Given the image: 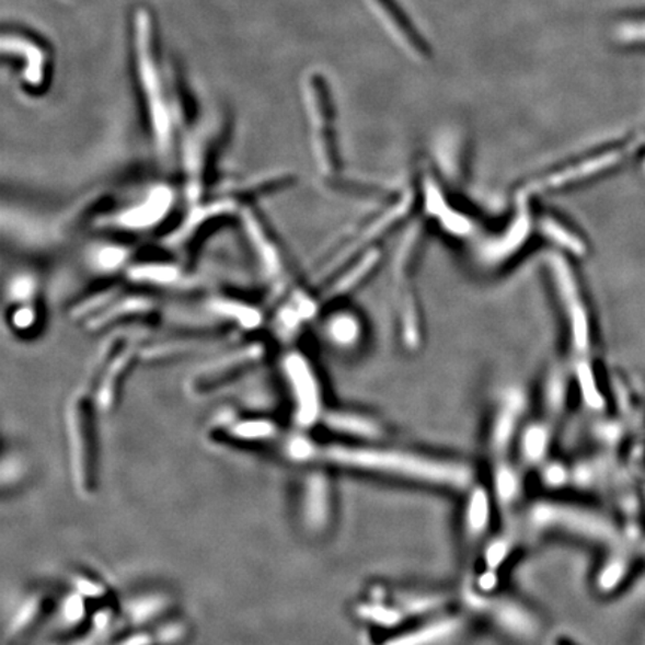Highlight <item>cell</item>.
I'll return each instance as SVG.
<instances>
[{
  "label": "cell",
  "instance_id": "cell-29",
  "mask_svg": "<svg viewBox=\"0 0 645 645\" xmlns=\"http://www.w3.org/2000/svg\"><path fill=\"white\" fill-rule=\"evenodd\" d=\"M88 262L93 273L113 277L125 274L135 262V250L123 242H101L89 252Z\"/></svg>",
  "mask_w": 645,
  "mask_h": 645
},
{
  "label": "cell",
  "instance_id": "cell-26",
  "mask_svg": "<svg viewBox=\"0 0 645 645\" xmlns=\"http://www.w3.org/2000/svg\"><path fill=\"white\" fill-rule=\"evenodd\" d=\"M191 631V624L186 620H168L158 623V626L154 623L131 630V634L125 632L105 645H181L186 643Z\"/></svg>",
  "mask_w": 645,
  "mask_h": 645
},
{
  "label": "cell",
  "instance_id": "cell-33",
  "mask_svg": "<svg viewBox=\"0 0 645 645\" xmlns=\"http://www.w3.org/2000/svg\"><path fill=\"white\" fill-rule=\"evenodd\" d=\"M85 601H88V598L76 589L65 595L64 599H60L59 610H57L60 630H76L88 620L85 618V610H88Z\"/></svg>",
  "mask_w": 645,
  "mask_h": 645
},
{
  "label": "cell",
  "instance_id": "cell-11",
  "mask_svg": "<svg viewBox=\"0 0 645 645\" xmlns=\"http://www.w3.org/2000/svg\"><path fill=\"white\" fill-rule=\"evenodd\" d=\"M175 203L176 193L170 184H154L137 203L114 209L97 226L120 233L148 232L166 221Z\"/></svg>",
  "mask_w": 645,
  "mask_h": 645
},
{
  "label": "cell",
  "instance_id": "cell-4",
  "mask_svg": "<svg viewBox=\"0 0 645 645\" xmlns=\"http://www.w3.org/2000/svg\"><path fill=\"white\" fill-rule=\"evenodd\" d=\"M93 393L80 389L71 394L65 408L66 449L73 487L82 498L93 495L97 484L96 430Z\"/></svg>",
  "mask_w": 645,
  "mask_h": 645
},
{
  "label": "cell",
  "instance_id": "cell-9",
  "mask_svg": "<svg viewBox=\"0 0 645 645\" xmlns=\"http://www.w3.org/2000/svg\"><path fill=\"white\" fill-rule=\"evenodd\" d=\"M242 205L223 193L188 207L186 216L164 237L163 244L172 253L192 256L193 250L232 217L240 216Z\"/></svg>",
  "mask_w": 645,
  "mask_h": 645
},
{
  "label": "cell",
  "instance_id": "cell-7",
  "mask_svg": "<svg viewBox=\"0 0 645 645\" xmlns=\"http://www.w3.org/2000/svg\"><path fill=\"white\" fill-rule=\"evenodd\" d=\"M139 347L141 344L137 341L117 335L106 339L99 350L94 361L93 398L101 413L110 414L117 408L131 369L141 361Z\"/></svg>",
  "mask_w": 645,
  "mask_h": 645
},
{
  "label": "cell",
  "instance_id": "cell-31",
  "mask_svg": "<svg viewBox=\"0 0 645 645\" xmlns=\"http://www.w3.org/2000/svg\"><path fill=\"white\" fill-rule=\"evenodd\" d=\"M8 324L15 335L32 336L38 334L44 324L43 301L16 303L11 306Z\"/></svg>",
  "mask_w": 645,
  "mask_h": 645
},
{
  "label": "cell",
  "instance_id": "cell-8",
  "mask_svg": "<svg viewBox=\"0 0 645 645\" xmlns=\"http://www.w3.org/2000/svg\"><path fill=\"white\" fill-rule=\"evenodd\" d=\"M303 104L310 123L312 153L320 170L332 174L338 166L336 153L334 108L327 81L318 71L308 72L302 80Z\"/></svg>",
  "mask_w": 645,
  "mask_h": 645
},
{
  "label": "cell",
  "instance_id": "cell-16",
  "mask_svg": "<svg viewBox=\"0 0 645 645\" xmlns=\"http://www.w3.org/2000/svg\"><path fill=\"white\" fill-rule=\"evenodd\" d=\"M123 277L134 289L153 291L156 295L159 291L193 295L199 289L196 278L192 277L180 262L168 261V258H146V261L135 258Z\"/></svg>",
  "mask_w": 645,
  "mask_h": 645
},
{
  "label": "cell",
  "instance_id": "cell-18",
  "mask_svg": "<svg viewBox=\"0 0 645 645\" xmlns=\"http://www.w3.org/2000/svg\"><path fill=\"white\" fill-rule=\"evenodd\" d=\"M468 626L465 614L444 611L392 632L381 645H451L467 634Z\"/></svg>",
  "mask_w": 645,
  "mask_h": 645
},
{
  "label": "cell",
  "instance_id": "cell-25",
  "mask_svg": "<svg viewBox=\"0 0 645 645\" xmlns=\"http://www.w3.org/2000/svg\"><path fill=\"white\" fill-rule=\"evenodd\" d=\"M55 599L49 590H35L28 595L26 601L16 608L8 626L7 638L10 644H20L43 623L45 615L55 608Z\"/></svg>",
  "mask_w": 645,
  "mask_h": 645
},
{
  "label": "cell",
  "instance_id": "cell-28",
  "mask_svg": "<svg viewBox=\"0 0 645 645\" xmlns=\"http://www.w3.org/2000/svg\"><path fill=\"white\" fill-rule=\"evenodd\" d=\"M491 491L496 505L503 509L516 507L523 493L521 472L509 459L493 460Z\"/></svg>",
  "mask_w": 645,
  "mask_h": 645
},
{
  "label": "cell",
  "instance_id": "cell-27",
  "mask_svg": "<svg viewBox=\"0 0 645 645\" xmlns=\"http://www.w3.org/2000/svg\"><path fill=\"white\" fill-rule=\"evenodd\" d=\"M322 423L331 433L350 439L348 442H380L384 437V427L381 423L352 411L326 413Z\"/></svg>",
  "mask_w": 645,
  "mask_h": 645
},
{
  "label": "cell",
  "instance_id": "cell-5",
  "mask_svg": "<svg viewBox=\"0 0 645 645\" xmlns=\"http://www.w3.org/2000/svg\"><path fill=\"white\" fill-rule=\"evenodd\" d=\"M274 353L273 339L268 336H254L197 367L187 378L188 393L196 398H207L221 392L256 371L274 356Z\"/></svg>",
  "mask_w": 645,
  "mask_h": 645
},
{
  "label": "cell",
  "instance_id": "cell-32",
  "mask_svg": "<svg viewBox=\"0 0 645 645\" xmlns=\"http://www.w3.org/2000/svg\"><path fill=\"white\" fill-rule=\"evenodd\" d=\"M7 299L10 306L41 301V283L38 275L19 273L12 275L7 286Z\"/></svg>",
  "mask_w": 645,
  "mask_h": 645
},
{
  "label": "cell",
  "instance_id": "cell-15",
  "mask_svg": "<svg viewBox=\"0 0 645 645\" xmlns=\"http://www.w3.org/2000/svg\"><path fill=\"white\" fill-rule=\"evenodd\" d=\"M160 307L162 302L153 291L126 290L82 326L92 334H104L125 324L153 323L159 318Z\"/></svg>",
  "mask_w": 645,
  "mask_h": 645
},
{
  "label": "cell",
  "instance_id": "cell-19",
  "mask_svg": "<svg viewBox=\"0 0 645 645\" xmlns=\"http://www.w3.org/2000/svg\"><path fill=\"white\" fill-rule=\"evenodd\" d=\"M209 434L217 441L242 447H275L281 438L278 423L268 417L229 416V421L212 423Z\"/></svg>",
  "mask_w": 645,
  "mask_h": 645
},
{
  "label": "cell",
  "instance_id": "cell-23",
  "mask_svg": "<svg viewBox=\"0 0 645 645\" xmlns=\"http://www.w3.org/2000/svg\"><path fill=\"white\" fill-rule=\"evenodd\" d=\"M296 176L290 171H266L250 176V178L233 181V183L226 184L220 193L233 197L245 207V205H253L262 197H269L277 195V193L286 191L293 186Z\"/></svg>",
  "mask_w": 645,
  "mask_h": 645
},
{
  "label": "cell",
  "instance_id": "cell-21",
  "mask_svg": "<svg viewBox=\"0 0 645 645\" xmlns=\"http://www.w3.org/2000/svg\"><path fill=\"white\" fill-rule=\"evenodd\" d=\"M462 509L463 541L468 548H480L488 540L493 520V498L491 487L484 484H472L465 492Z\"/></svg>",
  "mask_w": 645,
  "mask_h": 645
},
{
  "label": "cell",
  "instance_id": "cell-6",
  "mask_svg": "<svg viewBox=\"0 0 645 645\" xmlns=\"http://www.w3.org/2000/svg\"><path fill=\"white\" fill-rule=\"evenodd\" d=\"M238 219L268 285L270 301L277 306L299 286L289 254L275 235L273 226L254 205L242 207Z\"/></svg>",
  "mask_w": 645,
  "mask_h": 645
},
{
  "label": "cell",
  "instance_id": "cell-22",
  "mask_svg": "<svg viewBox=\"0 0 645 645\" xmlns=\"http://www.w3.org/2000/svg\"><path fill=\"white\" fill-rule=\"evenodd\" d=\"M523 401L520 394H509L507 401L499 405L488 429L487 447L488 456L493 460L508 459L512 449H516L517 439L521 433V417H523Z\"/></svg>",
  "mask_w": 645,
  "mask_h": 645
},
{
  "label": "cell",
  "instance_id": "cell-12",
  "mask_svg": "<svg viewBox=\"0 0 645 645\" xmlns=\"http://www.w3.org/2000/svg\"><path fill=\"white\" fill-rule=\"evenodd\" d=\"M298 517L310 538L329 533L335 520V491L327 468L312 467L303 476L298 495Z\"/></svg>",
  "mask_w": 645,
  "mask_h": 645
},
{
  "label": "cell",
  "instance_id": "cell-17",
  "mask_svg": "<svg viewBox=\"0 0 645 645\" xmlns=\"http://www.w3.org/2000/svg\"><path fill=\"white\" fill-rule=\"evenodd\" d=\"M117 208V193L108 187L94 188L61 212L55 224L57 237L60 241L76 240Z\"/></svg>",
  "mask_w": 645,
  "mask_h": 645
},
{
  "label": "cell",
  "instance_id": "cell-2",
  "mask_svg": "<svg viewBox=\"0 0 645 645\" xmlns=\"http://www.w3.org/2000/svg\"><path fill=\"white\" fill-rule=\"evenodd\" d=\"M307 467L360 472L441 491L465 492L474 470L462 460L384 446L383 442H329L311 439Z\"/></svg>",
  "mask_w": 645,
  "mask_h": 645
},
{
  "label": "cell",
  "instance_id": "cell-3",
  "mask_svg": "<svg viewBox=\"0 0 645 645\" xmlns=\"http://www.w3.org/2000/svg\"><path fill=\"white\" fill-rule=\"evenodd\" d=\"M230 134V117L212 110L193 123L180 142L183 195L188 207L207 199Z\"/></svg>",
  "mask_w": 645,
  "mask_h": 645
},
{
  "label": "cell",
  "instance_id": "cell-30",
  "mask_svg": "<svg viewBox=\"0 0 645 645\" xmlns=\"http://www.w3.org/2000/svg\"><path fill=\"white\" fill-rule=\"evenodd\" d=\"M552 444V426L535 422L521 429L516 449L526 467H538L548 459Z\"/></svg>",
  "mask_w": 645,
  "mask_h": 645
},
{
  "label": "cell",
  "instance_id": "cell-24",
  "mask_svg": "<svg viewBox=\"0 0 645 645\" xmlns=\"http://www.w3.org/2000/svg\"><path fill=\"white\" fill-rule=\"evenodd\" d=\"M204 310L219 319L221 323L233 324L242 332L261 331L265 314L254 303L229 295H212L204 301Z\"/></svg>",
  "mask_w": 645,
  "mask_h": 645
},
{
  "label": "cell",
  "instance_id": "cell-1",
  "mask_svg": "<svg viewBox=\"0 0 645 645\" xmlns=\"http://www.w3.org/2000/svg\"><path fill=\"white\" fill-rule=\"evenodd\" d=\"M135 73L159 158L172 162L181 138L193 126V104L174 61L163 59L158 22L148 7L131 15Z\"/></svg>",
  "mask_w": 645,
  "mask_h": 645
},
{
  "label": "cell",
  "instance_id": "cell-10",
  "mask_svg": "<svg viewBox=\"0 0 645 645\" xmlns=\"http://www.w3.org/2000/svg\"><path fill=\"white\" fill-rule=\"evenodd\" d=\"M281 371L293 402L296 425L306 430L323 422V388L310 359L301 352H290L283 357Z\"/></svg>",
  "mask_w": 645,
  "mask_h": 645
},
{
  "label": "cell",
  "instance_id": "cell-13",
  "mask_svg": "<svg viewBox=\"0 0 645 645\" xmlns=\"http://www.w3.org/2000/svg\"><path fill=\"white\" fill-rule=\"evenodd\" d=\"M3 55L19 65L20 84L28 93L45 92L51 81L53 56L47 45L31 33L10 28L2 33Z\"/></svg>",
  "mask_w": 645,
  "mask_h": 645
},
{
  "label": "cell",
  "instance_id": "cell-14",
  "mask_svg": "<svg viewBox=\"0 0 645 645\" xmlns=\"http://www.w3.org/2000/svg\"><path fill=\"white\" fill-rule=\"evenodd\" d=\"M465 602L475 613L487 619L493 626L498 627L504 634L515 636V638H533L540 632V620L537 615L515 599L468 590L465 591Z\"/></svg>",
  "mask_w": 645,
  "mask_h": 645
},
{
  "label": "cell",
  "instance_id": "cell-20",
  "mask_svg": "<svg viewBox=\"0 0 645 645\" xmlns=\"http://www.w3.org/2000/svg\"><path fill=\"white\" fill-rule=\"evenodd\" d=\"M365 2L383 23L385 31L392 35L396 44L401 45L411 57L414 59L429 57V45L396 0H365Z\"/></svg>",
  "mask_w": 645,
  "mask_h": 645
}]
</instances>
